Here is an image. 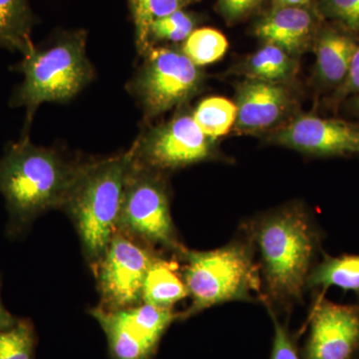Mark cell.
<instances>
[{"label": "cell", "mask_w": 359, "mask_h": 359, "mask_svg": "<svg viewBox=\"0 0 359 359\" xmlns=\"http://www.w3.org/2000/svg\"><path fill=\"white\" fill-rule=\"evenodd\" d=\"M244 233L259 255L264 304L269 309L301 304L321 242L311 215L289 205L248 222Z\"/></svg>", "instance_id": "cell-1"}, {"label": "cell", "mask_w": 359, "mask_h": 359, "mask_svg": "<svg viewBox=\"0 0 359 359\" xmlns=\"http://www.w3.org/2000/svg\"><path fill=\"white\" fill-rule=\"evenodd\" d=\"M81 163L25 136L0 158V194L9 214L8 233L20 235L40 215L62 209Z\"/></svg>", "instance_id": "cell-2"}, {"label": "cell", "mask_w": 359, "mask_h": 359, "mask_svg": "<svg viewBox=\"0 0 359 359\" xmlns=\"http://www.w3.org/2000/svg\"><path fill=\"white\" fill-rule=\"evenodd\" d=\"M132 161L130 149L107 159L81 163L63 205L75 224L85 257L94 266L117 231Z\"/></svg>", "instance_id": "cell-3"}, {"label": "cell", "mask_w": 359, "mask_h": 359, "mask_svg": "<svg viewBox=\"0 0 359 359\" xmlns=\"http://www.w3.org/2000/svg\"><path fill=\"white\" fill-rule=\"evenodd\" d=\"M255 254L247 236L216 250H184L178 257L185 263L182 275L192 302L179 313V320L226 302L263 301L261 269Z\"/></svg>", "instance_id": "cell-4"}, {"label": "cell", "mask_w": 359, "mask_h": 359, "mask_svg": "<svg viewBox=\"0 0 359 359\" xmlns=\"http://www.w3.org/2000/svg\"><path fill=\"white\" fill-rule=\"evenodd\" d=\"M86 42L84 30L66 32L50 46L23 55L18 69L25 79L11 103L25 107L27 126L41 104L68 102L94 79Z\"/></svg>", "instance_id": "cell-5"}, {"label": "cell", "mask_w": 359, "mask_h": 359, "mask_svg": "<svg viewBox=\"0 0 359 359\" xmlns=\"http://www.w3.org/2000/svg\"><path fill=\"white\" fill-rule=\"evenodd\" d=\"M117 230L152 249L161 248L177 256L186 249L177 235L160 172L141 166L134 158L125 184Z\"/></svg>", "instance_id": "cell-6"}, {"label": "cell", "mask_w": 359, "mask_h": 359, "mask_svg": "<svg viewBox=\"0 0 359 359\" xmlns=\"http://www.w3.org/2000/svg\"><path fill=\"white\" fill-rule=\"evenodd\" d=\"M140 69L128 85L146 118L186 102L199 89L202 73L182 50L152 46L143 54Z\"/></svg>", "instance_id": "cell-7"}, {"label": "cell", "mask_w": 359, "mask_h": 359, "mask_svg": "<svg viewBox=\"0 0 359 359\" xmlns=\"http://www.w3.org/2000/svg\"><path fill=\"white\" fill-rule=\"evenodd\" d=\"M157 257L152 248L116 231L95 266L101 294L99 308L119 311L143 304L144 283Z\"/></svg>", "instance_id": "cell-8"}, {"label": "cell", "mask_w": 359, "mask_h": 359, "mask_svg": "<svg viewBox=\"0 0 359 359\" xmlns=\"http://www.w3.org/2000/svg\"><path fill=\"white\" fill-rule=\"evenodd\" d=\"M131 149L135 162L163 172L209 159L212 140L203 133L193 114H182L149 130Z\"/></svg>", "instance_id": "cell-9"}, {"label": "cell", "mask_w": 359, "mask_h": 359, "mask_svg": "<svg viewBox=\"0 0 359 359\" xmlns=\"http://www.w3.org/2000/svg\"><path fill=\"white\" fill-rule=\"evenodd\" d=\"M91 313L105 332L111 359H152L175 320L171 311L144 302L119 311L98 306Z\"/></svg>", "instance_id": "cell-10"}, {"label": "cell", "mask_w": 359, "mask_h": 359, "mask_svg": "<svg viewBox=\"0 0 359 359\" xmlns=\"http://www.w3.org/2000/svg\"><path fill=\"white\" fill-rule=\"evenodd\" d=\"M304 359H359V304L320 297L311 311Z\"/></svg>", "instance_id": "cell-11"}, {"label": "cell", "mask_w": 359, "mask_h": 359, "mask_svg": "<svg viewBox=\"0 0 359 359\" xmlns=\"http://www.w3.org/2000/svg\"><path fill=\"white\" fill-rule=\"evenodd\" d=\"M276 142L311 155L359 154V128L339 120L302 116L276 135Z\"/></svg>", "instance_id": "cell-12"}, {"label": "cell", "mask_w": 359, "mask_h": 359, "mask_svg": "<svg viewBox=\"0 0 359 359\" xmlns=\"http://www.w3.org/2000/svg\"><path fill=\"white\" fill-rule=\"evenodd\" d=\"M287 103V92L278 83L259 80L249 82L238 95L237 126L245 131L268 128L280 120Z\"/></svg>", "instance_id": "cell-13"}, {"label": "cell", "mask_w": 359, "mask_h": 359, "mask_svg": "<svg viewBox=\"0 0 359 359\" xmlns=\"http://www.w3.org/2000/svg\"><path fill=\"white\" fill-rule=\"evenodd\" d=\"M311 13L299 6H285L264 18L257 27V35L266 43L285 51L301 48L313 28Z\"/></svg>", "instance_id": "cell-14"}, {"label": "cell", "mask_w": 359, "mask_h": 359, "mask_svg": "<svg viewBox=\"0 0 359 359\" xmlns=\"http://www.w3.org/2000/svg\"><path fill=\"white\" fill-rule=\"evenodd\" d=\"M188 297V289L183 275L180 273L178 263L174 259L156 257L144 283V304L163 309H173L177 302Z\"/></svg>", "instance_id": "cell-15"}, {"label": "cell", "mask_w": 359, "mask_h": 359, "mask_svg": "<svg viewBox=\"0 0 359 359\" xmlns=\"http://www.w3.org/2000/svg\"><path fill=\"white\" fill-rule=\"evenodd\" d=\"M358 43L348 35L327 32L316 45V67L323 83L337 86L346 81Z\"/></svg>", "instance_id": "cell-16"}, {"label": "cell", "mask_w": 359, "mask_h": 359, "mask_svg": "<svg viewBox=\"0 0 359 359\" xmlns=\"http://www.w3.org/2000/svg\"><path fill=\"white\" fill-rule=\"evenodd\" d=\"M33 14L29 0H0V48L20 51L34 48L32 40Z\"/></svg>", "instance_id": "cell-17"}, {"label": "cell", "mask_w": 359, "mask_h": 359, "mask_svg": "<svg viewBox=\"0 0 359 359\" xmlns=\"http://www.w3.org/2000/svg\"><path fill=\"white\" fill-rule=\"evenodd\" d=\"M332 287L355 292L359 297V255H323L320 263L316 264L309 275L308 289L327 290Z\"/></svg>", "instance_id": "cell-18"}, {"label": "cell", "mask_w": 359, "mask_h": 359, "mask_svg": "<svg viewBox=\"0 0 359 359\" xmlns=\"http://www.w3.org/2000/svg\"><path fill=\"white\" fill-rule=\"evenodd\" d=\"M237 105L224 97L205 99L194 111L193 117L203 133L216 140L228 134L237 121Z\"/></svg>", "instance_id": "cell-19"}, {"label": "cell", "mask_w": 359, "mask_h": 359, "mask_svg": "<svg viewBox=\"0 0 359 359\" xmlns=\"http://www.w3.org/2000/svg\"><path fill=\"white\" fill-rule=\"evenodd\" d=\"M193 0H128L133 18L136 46L142 55L148 50V32L155 20L183 9Z\"/></svg>", "instance_id": "cell-20"}, {"label": "cell", "mask_w": 359, "mask_h": 359, "mask_svg": "<svg viewBox=\"0 0 359 359\" xmlns=\"http://www.w3.org/2000/svg\"><path fill=\"white\" fill-rule=\"evenodd\" d=\"M229 43L226 36L214 28L195 29L184 41L182 51L196 65H211L219 60L226 50Z\"/></svg>", "instance_id": "cell-21"}, {"label": "cell", "mask_w": 359, "mask_h": 359, "mask_svg": "<svg viewBox=\"0 0 359 359\" xmlns=\"http://www.w3.org/2000/svg\"><path fill=\"white\" fill-rule=\"evenodd\" d=\"M248 69L256 80L276 83L287 77L292 69V62L287 51L276 45L266 43L250 57Z\"/></svg>", "instance_id": "cell-22"}, {"label": "cell", "mask_w": 359, "mask_h": 359, "mask_svg": "<svg viewBox=\"0 0 359 359\" xmlns=\"http://www.w3.org/2000/svg\"><path fill=\"white\" fill-rule=\"evenodd\" d=\"M196 20L184 9L155 20L149 27L148 49L158 42H184L195 30Z\"/></svg>", "instance_id": "cell-23"}, {"label": "cell", "mask_w": 359, "mask_h": 359, "mask_svg": "<svg viewBox=\"0 0 359 359\" xmlns=\"http://www.w3.org/2000/svg\"><path fill=\"white\" fill-rule=\"evenodd\" d=\"M35 334L32 323L18 320L13 327L0 330V359H33Z\"/></svg>", "instance_id": "cell-24"}, {"label": "cell", "mask_w": 359, "mask_h": 359, "mask_svg": "<svg viewBox=\"0 0 359 359\" xmlns=\"http://www.w3.org/2000/svg\"><path fill=\"white\" fill-rule=\"evenodd\" d=\"M269 311L273 318V327H275L273 349H271L269 359H301L289 330L278 321L273 311Z\"/></svg>", "instance_id": "cell-25"}, {"label": "cell", "mask_w": 359, "mask_h": 359, "mask_svg": "<svg viewBox=\"0 0 359 359\" xmlns=\"http://www.w3.org/2000/svg\"><path fill=\"white\" fill-rule=\"evenodd\" d=\"M325 6L330 15L359 29V0H325Z\"/></svg>", "instance_id": "cell-26"}, {"label": "cell", "mask_w": 359, "mask_h": 359, "mask_svg": "<svg viewBox=\"0 0 359 359\" xmlns=\"http://www.w3.org/2000/svg\"><path fill=\"white\" fill-rule=\"evenodd\" d=\"M340 96H346L348 94H359V44L351 60V68L346 81L340 88Z\"/></svg>", "instance_id": "cell-27"}, {"label": "cell", "mask_w": 359, "mask_h": 359, "mask_svg": "<svg viewBox=\"0 0 359 359\" xmlns=\"http://www.w3.org/2000/svg\"><path fill=\"white\" fill-rule=\"evenodd\" d=\"M224 13L230 18H238L256 6L257 0H219Z\"/></svg>", "instance_id": "cell-28"}, {"label": "cell", "mask_w": 359, "mask_h": 359, "mask_svg": "<svg viewBox=\"0 0 359 359\" xmlns=\"http://www.w3.org/2000/svg\"><path fill=\"white\" fill-rule=\"evenodd\" d=\"M0 290H1V278H0ZM16 321H18V318H14L13 314L4 308L1 301V294H0V330L13 327Z\"/></svg>", "instance_id": "cell-29"}, {"label": "cell", "mask_w": 359, "mask_h": 359, "mask_svg": "<svg viewBox=\"0 0 359 359\" xmlns=\"http://www.w3.org/2000/svg\"><path fill=\"white\" fill-rule=\"evenodd\" d=\"M278 1L287 6H299L306 4L309 0H278Z\"/></svg>", "instance_id": "cell-30"}, {"label": "cell", "mask_w": 359, "mask_h": 359, "mask_svg": "<svg viewBox=\"0 0 359 359\" xmlns=\"http://www.w3.org/2000/svg\"><path fill=\"white\" fill-rule=\"evenodd\" d=\"M354 106H355L356 110L359 112V94L356 96L355 100H354Z\"/></svg>", "instance_id": "cell-31"}]
</instances>
